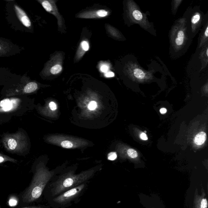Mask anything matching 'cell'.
I'll return each instance as SVG.
<instances>
[{"mask_svg":"<svg viewBox=\"0 0 208 208\" xmlns=\"http://www.w3.org/2000/svg\"><path fill=\"white\" fill-rule=\"evenodd\" d=\"M160 113H162V114H165L167 112V109H165V108H162V109H160Z\"/></svg>","mask_w":208,"mask_h":208,"instance_id":"cell-29","label":"cell"},{"mask_svg":"<svg viewBox=\"0 0 208 208\" xmlns=\"http://www.w3.org/2000/svg\"><path fill=\"white\" fill-rule=\"evenodd\" d=\"M109 67L107 65H102L101 67V70L103 73H107L108 70H109Z\"/></svg>","mask_w":208,"mask_h":208,"instance_id":"cell-26","label":"cell"},{"mask_svg":"<svg viewBox=\"0 0 208 208\" xmlns=\"http://www.w3.org/2000/svg\"><path fill=\"white\" fill-rule=\"evenodd\" d=\"M88 182L62 193L55 197L47 200L49 206L52 208H66L79 201L88 186Z\"/></svg>","mask_w":208,"mask_h":208,"instance_id":"cell-3","label":"cell"},{"mask_svg":"<svg viewBox=\"0 0 208 208\" xmlns=\"http://www.w3.org/2000/svg\"><path fill=\"white\" fill-rule=\"evenodd\" d=\"M128 155L131 158H135L138 156V153L134 149L130 148L127 151Z\"/></svg>","mask_w":208,"mask_h":208,"instance_id":"cell-19","label":"cell"},{"mask_svg":"<svg viewBox=\"0 0 208 208\" xmlns=\"http://www.w3.org/2000/svg\"><path fill=\"white\" fill-rule=\"evenodd\" d=\"M60 145L61 146L65 148H71L74 147V144L71 141L68 140L62 141Z\"/></svg>","mask_w":208,"mask_h":208,"instance_id":"cell-16","label":"cell"},{"mask_svg":"<svg viewBox=\"0 0 208 208\" xmlns=\"http://www.w3.org/2000/svg\"><path fill=\"white\" fill-rule=\"evenodd\" d=\"M108 14L107 11L101 9L97 11H90L79 15V17L84 19H93L106 17Z\"/></svg>","mask_w":208,"mask_h":208,"instance_id":"cell-6","label":"cell"},{"mask_svg":"<svg viewBox=\"0 0 208 208\" xmlns=\"http://www.w3.org/2000/svg\"><path fill=\"white\" fill-rule=\"evenodd\" d=\"M3 143L7 151L14 153H21L27 151L28 146L25 134L19 131L15 134H7L3 138Z\"/></svg>","mask_w":208,"mask_h":208,"instance_id":"cell-4","label":"cell"},{"mask_svg":"<svg viewBox=\"0 0 208 208\" xmlns=\"http://www.w3.org/2000/svg\"><path fill=\"white\" fill-rule=\"evenodd\" d=\"M185 37V34L183 30H180L178 31L175 40L176 44L177 46H180L182 45L184 42Z\"/></svg>","mask_w":208,"mask_h":208,"instance_id":"cell-11","label":"cell"},{"mask_svg":"<svg viewBox=\"0 0 208 208\" xmlns=\"http://www.w3.org/2000/svg\"><path fill=\"white\" fill-rule=\"evenodd\" d=\"M140 138L141 139L144 140H148V137L147 136L146 134L145 133H143L141 134Z\"/></svg>","mask_w":208,"mask_h":208,"instance_id":"cell-28","label":"cell"},{"mask_svg":"<svg viewBox=\"0 0 208 208\" xmlns=\"http://www.w3.org/2000/svg\"><path fill=\"white\" fill-rule=\"evenodd\" d=\"M134 75L137 79H142L145 78V74L140 69L135 68L134 70Z\"/></svg>","mask_w":208,"mask_h":208,"instance_id":"cell-12","label":"cell"},{"mask_svg":"<svg viewBox=\"0 0 208 208\" xmlns=\"http://www.w3.org/2000/svg\"><path fill=\"white\" fill-rule=\"evenodd\" d=\"M105 77H114V73L112 72H107V73H106V74H105Z\"/></svg>","mask_w":208,"mask_h":208,"instance_id":"cell-27","label":"cell"},{"mask_svg":"<svg viewBox=\"0 0 208 208\" xmlns=\"http://www.w3.org/2000/svg\"><path fill=\"white\" fill-rule=\"evenodd\" d=\"M14 6L15 11L19 20L25 27H30L31 25V22L28 16H27V14L21 8H19L17 5H15Z\"/></svg>","mask_w":208,"mask_h":208,"instance_id":"cell-7","label":"cell"},{"mask_svg":"<svg viewBox=\"0 0 208 208\" xmlns=\"http://www.w3.org/2000/svg\"><path fill=\"white\" fill-rule=\"evenodd\" d=\"M206 55H206V56H207L208 57V49H207V50H206Z\"/></svg>","mask_w":208,"mask_h":208,"instance_id":"cell-31","label":"cell"},{"mask_svg":"<svg viewBox=\"0 0 208 208\" xmlns=\"http://www.w3.org/2000/svg\"><path fill=\"white\" fill-rule=\"evenodd\" d=\"M41 5L44 9L47 11L52 14L54 16H56L58 19V25L59 26L63 24V20L61 17L60 14L57 9V7L54 1H40Z\"/></svg>","mask_w":208,"mask_h":208,"instance_id":"cell-5","label":"cell"},{"mask_svg":"<svg viewBox=\"0 0 208 208\" xmlns=\"http://www.w3.org/2000/svg\"><path fill=\"white\" fill-rule=\"evenodd\" d=\"M206 139V134L204 132H201L197 134L194 141L196 145H201L204 143Z\"/></svg>","mask_w":208,"mask_h":208,"instance_id":"cell-9","label":"cell"},{"mask_svg":"<svg viewBox=\"0 0 208 208\" xmlns=\"http://www.w3.org/2000/svg\"><path fill=\"white\" fill-rule=\"evenodd\" d=\"M0 49H1V47H0Z\"/></svg>","mask_w":208,"mask_h":208,"instance_id":"cell-33","label":"cell"},{"mask_svg":"<svg viewBox=\"0 0 208 208\" xmlns=\"http://www.w3.org/2000/svg\"><path fill=\"white\" fill-rule=\"evenodd\" d=\"M19 200V198H18L15 195H13L11 196L9 198V201H8L9 206H12V207L16 206L18 204V201Z\"/></svg>","mask_w":208,"mask_h":208,"instance_id":"cell-14","label":"cell"},{"mask_svg":"<svg viewBox=\"0 0 208 208\" xmlns=\"http://www.w3.org/2000/svg\"><path fill=\"white\" fill-rule=\"evenodd\" d=\"M97 106V105L96 102L94 101H91L89 104L88 108L89 110L93 111L96 109Z\"/></svg>","mask_w":208,"mask_h":208,"instance_id":"cell-20","label":"cell"},{"mask_svg":"<svg viewBox=\"0 0 208 208\" xmlns=\"http://www.w3.org/2000/svg\"><path fill=\"white\" fill-rule=\"evenodd\" d=\"M62 70V67L60 65L57 64L55 65L51 68V73L52 74H57L60 73Z\"/></svg>","mask_w":208,"mask_h":208,"instance_id":"cell-15","label":"cell"},{"mask_svg":"<svg viewBox=\"0 0 208 208\" xmlns=\"http://www.w3.org/2000/svg\"><path fill=\"white\" fill-rule=\"evenodd\" d=\"M96 171L92 169L78 174H74L73 170L62 172L57 174L47 184L43 196L47 200L84 183L89 182Z\"/></svg>","mask_w":208,"mask_h":208,"instance_id":"cell-1","label":"cell"},{"mask_svg":"<svg viewBox=\"0 0 208 208\" xmlns=\"http://www.w3.org/2000/svg\"><path fill=\"white\" fill-rule=\"evenodd\" d=\"M208 202L206 198H203L201 201L200 208H207Z\"/></svg>","mask_w":208,"mask_h":208,"instance_id":"cell-24","label":"cell"},{"mask_svg":"<svg viewBox=\"0 0 208 208\" xmlns=\"http://www.w3.org/2000/svg\"><path fill=\"white\" fill-rule=\"evenodd\" d=\"M80 48L82 50L84 53L86 51H88L89 49V44L88 42L86 41H82L81 45H80Z\"/></svg>","mask_w":208,"mask_h":208,"instance_id":"cell-18","label":"cell"},{"mask_svg":"<svg viewBox=\"0 0 208 208\" xmlns=\"http://www.w3.org/2000/svg\"><path fill=\"white\" fill-rule=\"evenodd\" d=\"M133 16L135 20H140L143 18V15L141 12L138 10H134L133 12Z\"/></svg>","mask_w":208,"mask_h":208,"instance_id":"cell-17","label":"cell"},{"mask_svg":"<svg viewBox=\"0 0 208 208\" xmlns=\"http://www.w3.org/2000/svg\"><path fill=\"white\" fill-rule=\"evenodd\" d=\"M16 100H4L0 102V107L3 111L8 112L16 107Z\"/></svg>","mask_w":208,"mask_h":208,"instance_id":"cell-8","label":"cell"},{"mask_svg":"<svg viewBox=\"0 0 208 208\" xmlns=\"http://www.w3.org/2000/svg\"><path fill=\"white\" fill-rule=\"evenodd\" d=\"M38 85L35 82H30L27 84L24 88V92L25 93H31L36 90Z\"/></svg>","mask_w":208,"mask_h":208,"instance_id":"cell-10","label":"cell"},{"mask_svg":"<svg viewBox=\"0 0 208 208\" xmlns=\"http://www.w3.org/2000/svg\"><path fill=\"white\" fill-rule=\"evenodd\" d=\"M33 178L30 185L19 195V201L28 205L41 200L44 189L57 174L49 171L41 164L37 165L33 170Z\"/></svg>","mask_w":208,"mask_h":208,"instance_id":"cell-2","label":"cell"},{"mask_svg":"<svg viewBox=\"0 0 208 208\" xmlns=\"http://www.w3.org/2000/svg\"><path fill=\"white\" fill-rule=\"evenodd\" d=\"M200 19V16L199 14H196L194 16H193L192 19H191V22L194 24H195L198 22Z\"/></svg>","mask_w":208,"mask_h":208,"instance_id":"cell-21","label":"cell"},{"mask_svg":"<svg viewBox=\"0 0 208 208\" xmlns=\"http://www.w3.org/2000/svg\"><path fill=\"white\" fill-rule=\"evenodd\" d=\"M49 206L45 205H31L20 208H49Z\"/></svg>","mask_w":208,"mask_h":208,"instance_id":"cell-22","label":"cell"},{"mask_svg":"<svg viewBox=\"0 0 208 208\" xmlns=\"http://www.w3.org/2000/svg\"><path fill=\"white\" fill-rule=\"evenodd\" d=\"M117 155L116 152H111L108 155V159L111 161L115 160L117 158Z\"/></svg>","mask_w":208,"mask_h":208,"instance_id":"cell-23","label":"cell"},{"mask_svg":"<svg viewBox=\"0 0 208 208\" xmlns=\"http://www.w3.org/2000/svg\"><path fill=\"white\" fill-rule=\"evenodd\" d=\"M205 36H206V37H208V27L207 26L206 27V30H205Z\"/></svg>","mask_w":208,"mask_h":208,"instance_id":"cell-30","label":"cell"},{"mask_svg":"<svg viewBox=\"0 0 208 208\" xmlns=\"http://www.w3.org/2000/svg\"><path fill=\"white\" fill-rule=\"evenodd\" d=\"M0 208H1V204H0Z\"/></svg>","mask_w":208,"mask_h":208,"instance_id":"cell-32","label":"cell"},{"mask_svg":"<svg viewBox=\"0 0 208 208\" xmlns=\"http://www.w3.org/2000/svg\"><path fill=\"white\" fill-rule=\"evenodd\" d=\"M49 106L51 110L55 111L57 109V106L56 103L54 102H51L49 104Z\"/></svg>","mask_w":208,"mask_h":208,"instance_id":"cell-25","label":"cell"},{"mask_svg":"<svg viewBox=\"0 0 208 208\" xmlns=\"http://www.w3.org/2000/svg\"><path fill=\"white\" fill-rule=\"evenodd\" d=\"M7 161L16 163L17 162V160H15L13 158L9 157V156L2 154L0 153V164Z\"/></svg>","mask_w":208,"mask_h":208,"instance_id":"cell-13","label":"cell"}]
</instances>
